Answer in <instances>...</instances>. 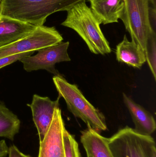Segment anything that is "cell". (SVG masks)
Segmentation results:
<instances>
[{"label":"cell","mask_w":156,"mask_h":157,"mask_svg":"<svg viewBox=\"0 0 156 157\" xmlns=\"http://www.w3.org/2000/svg\"><path fill=\"white\" fill-rule=\"evenodd\" d=\"M84 0H1V16L34 25H44L48 17L68 11Z\"/></svg>","instance_id":"obj_1"},{"label":"cell","mask_w":156,"mask_h":157,"mask_svg":"<svg viewBox=\"0 0 156 157\" xmlns=\"http://www.w3.org/2000/svg\"><path fill=\"white\" fill-rule=\"evenodd\" d=\"M61 25L76 31L92 53L104 55L111 52L101 29V24L87 5L86 0L78 3L67 11L66 19Z\"/></svg>","instance_id":"obj_2"},{"label":"cell","mask_w":156,"mask_h":157,"mask_svg":"<svg viewBox=\"0 0 156 157\" xmlns=\"http://www.w3.org/2000/svg\"><path fill=\"white\" fill-rule=\"evenodd\" d=\"M53 80L59 97L64 99L68 109L75 117L99 132L107 130L104 115L88 101L77 85L69 83L61 75L54 76Z\"/></svg>","instance_id":"obj_3"},{"label":"cell","mask_w":156,"mask_h":157,"mask_svg":"<svg viewBox=\"0 0 156 157\" xmlns=\"http://www.w3.org/2000/svg\"><path fill=\"white\" fill-rule=\"evenodd\" d=\"M124 10L121 18L132 41L145 52L148 40L156 35L150 20V0H123Z\"/></svg>","instance_id":"obj_4"},{"label":"cell","mask_w":156,"mask_h":157,"mask_svg":"<svg viewBox=\"0 0 156 157\" xmlns=\"http://www.w3.org/2000/svg\"><path fill=\"white\" fill-rule=\"evenodd\" d=\"M108 144L114 157H156L153 137L138 133L128 126L108 138Z\"/></svg>","instance_id":"obj_5"},{"label":"cell","mask_w":156,"mask_h":157,"mask_svg":"<svg viewBox=\"0 0 156 157\" xmlns=\"http://www.w3.org/2000/svg\"><path fill=\"white\" fill-rule=\"evenodd\" d=\"M63 40L55 27L38 26L28 36L0 47V58L28 52L57 44Z\"/></svg>","instance_id":"obj_6"},{"label":"cell","mask_w":156,"mask_h":157,"mask_svg":"<svg viewBox=\"0 0 156 157\" xmlns=\"http://www.w3.org/2000/svg\"><path fill=\"white\" fill-rule=\"evenodd\" d=\"M69 42H59L49 47L38 50V53L34 56H29L21 59L24 70L32 72L39 70H45L56 75H60L56 70V63L62 62L70 61L68 53Z\"/></svg>","instance_id":"obj_7"},{"label":"cell","mask_w":156,"mask_h":157,"mask_svg":"<svg viewBox=\"0 0 156 157\" xmlns=\"http://www.w3.org/2000/svg\"><path fill=\"white\" fill-rule=\"evenodd\" d=\"M66 129L59 107L54 110L51 124L39 142L38 157H66L64 135Z\"/></svg>","instance_id":"obj_8"},{"label":"cell","mask_w":156,"mask_h":157,"mask_svg":"<svg viewBox=\"0 0 156 157\" xmlns=\"http://www.w3.org/2000/svg\"><path fill=\"white\" fill-rule=\"evenodd\" d=\"M59 97L52 101L48 97H43L34 94L30 104H27L32 111L33 120L36 127L39 142L43 141L53 119L54 110L59 107Z\"/></svg>","instance_id":"obj_9"},{"label":"cell","mask_w":156,"mask_h":157,"mask_svg":"<svg viewBox=\"0 0 156 157\" xmlns=\"http://www.w3.org/2000/svg\"><path fill=\"white\" fill-rule=\"evenodd\" d=\"M38 26L7 17H0V47L23 38Z\"/></svg>","instance_id":"obj_10"},{"label":"cell","mask_w":156,"mask_h":157,"mask_svg":"<svg viewBox=\"0 0 156 157\" xmlns=\"http://www.w3.org/2000/svg\"><path fill=\"white\" fill-rule=\"evenodd\" d=\"M123 98L134 124L135 131L141 134L151 136L156 128L154 116L125 93H123Z\"/></svg>","instance_id":"obj_11"},{"label":"cell","mask_w":156,"mask_h":157,"mask_svg":"<svg viewBox=\"0 0 156 157\" xmlns=\"http://www.w3.org/2000/svg\"><path fill=\"white\" fill-rule=\"evenodd\" d=\"M91 10L101 24L118 23L124 10L123 0H88Z\"/></svg>","instance_id":"obj_12"},{"label":"cell","mask_w":156,"mask_h":157,"mask_svg":"<svg viewBox=\"0 0 156 157\" xmlns=\"http://www.w3.org/2000/svg\"><path fill=\"white\" fill-rule=\"evenodd\" d=\"M81 142L87 157H114L108 144V138L88 127L81 132Z\"/></svg>","instance_id":"obj_13"},{"label":"cell","mask_w":156,"mask_h":157,"mask_svg":"<svg viewBox=\"0 0 156 157\" xmlns=\"http://www.w3.org/2000/svg\"><path fill=\"white\" fill-rule=\"evenodd\" d=\"M116 59L134 68L140 69L146 62L145 53L138 44L129 41L126 35L116 49Z\"/></svg>","instance_id":"obj_14"},{"label":"cell","mask_w":156,"mask_h":157,"mask_svg":"<svg viewBox=\"0 0 156 157\" xmlns=\"http://www.w3.org/2000/svg\"><path fill=\"white\" fill-rule=\"evenodd\" d=\"M21 122L17 116L0 102V137L13 141L19 132Z\"/></svg>","instance_id":"obj_15"},{"label":"cell","mask_w":156,"mask_h":157,"mask_svg":"<svg viewBox=\"0 0 156 157\" xmlns=\"http://www.w3.org/2000/svg\"><path fill=\"white\" fill-rule=\"evenodd\" d=\"M145 53L146 61L148 63L154 78L156 79V35H154L148 40Z\"/></svg>","instance_id":"obj_16"},{"label":"cell","mask_w":156,"mask_h":157,"mask_svg":"<svg viewBox=\"0 0 156 157\" xmlns=\"http://www.w3.org/2000/svg\"><path fill=\"white\" fill-rule=\"evenodd\" d=\"M64 142L66 157H82L75 137L67 130L64 132Z\"/></svg>","instance_id":"obj_17"},{"label":"cell","mask_w":156,"mask_h":157,"mask_svg":"<svg viewBox=\"0 0 156 157\" xmlns=\"http://www.w3.org/2000/svg\"><path fill=\"white\" fill-rule=\"evenodd\" d=\"M34 51L28 52L0 58V69L7 65H10L17 61H20L21 59L25 57L31 56L32 54H34Z\"/></svg>","instance_id":"obj_18"},{"label":"cell","mask_w":156,"mask_h":157,"mask_svg":"<svg viewBox=\"0 0 156 157\" xmlns=\"http://www.w3.org/2000/svg\"><path fill=\"white\" fill-rule=\"evenodd\" d=\"M8 156L9 157H31L23 154L15 145L11 146L9 147Z\"/></svg>","instance_id":"obj_19"},{"label":"cell","mask_w":156,"mask_h":157,"mask_svg":"<svg viewBox=\"0 0 156 157\" xmlns=\"http://www.w3.org/2000/svg\"><path fill=\"white\" fill-rule=\"evenodd\" d=\"M9 148L5 140L0 141V157H5L8 155Z\"/></svg>","instance_id":"obj_20"},{"label":"cell","mask_w":156,"mask_h":157,"mask_svg":"<svg viewBox=\"0 0 156 157\" xmlns=\"http://www.w3.org/2000/svg\"><path fill=\"white\" fill-rule=\"evenodd\" d=\"M156 0H150V4L152 6L151 7L154 8H156Z\"/></svg>","instance_id":"obj_21"},{"label":"cell","mask_w":156,"mask_h":157,"mask_svg":"<svg viewBox=\"0 0 156 157\" xmlns=\"http://www.w3.org/2000/svg\"><path fill=\"white\" fill-rule=\"evenodd\" d=\"M1 17V0H0V17Z\"/></svg>","instance_id":"obj_22"}]
</instances>
